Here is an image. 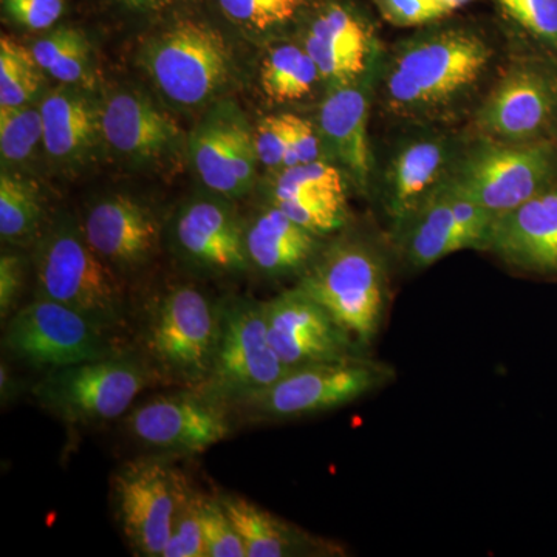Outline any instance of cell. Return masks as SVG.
I'll return each mask as SVG.
<instances>
[{
	"instance_id": "obj_1",
	"label": "cell",
	"mask_w": 557,
	"mask_h": 557,
	"mask_svg": "<svg viewBox=\"0 0 557 557\" xmlns=\"http://www.w3.org/2000/svg\"><path fill=\"white\" fill-rule=\"evenodd\" d=\"M494 51L479 33L445 28L403 44L387 64L384 97L403 119H435L467 100Z\"/></svg>"
},
{
	"instance_id": "obj_2",
	"label": "cell",
	"mask_w": 557,
	"mask_h": 557,
	"mask_svg": "<svg viewBox=\"0 0 557 557\" xmlns=\"http://www.w3.org/2000/svg\"><path fill=\"white\" fill-rule=\"evenodd\" d=\"M298 287L368 351L383 329L388 306L386 262L372 242L344 236L322 245Z\"/></svg>"
},
{
	"instance_id": "obj_3",
	"label": "cell",
	"mask_w": 557,
	"mask_h": 557,
	"mask_svg": "<svg viewBox=\"0 0 557 557\" xmlns=\"http://www.w3.org/2000/svg\"><path fill=\"white\" fill-rule=\"evenodd\" d=\"M36 298L78 310L115 332L126 321L119 273L91 248L83 226L70 215L54 220L35 249Z\"/></svg>"
},
{
	"instance_id": "obj_4",
	"label": "cell",
	"mask_w": 557,
	"mask_h": 557,
	"mask_svg": "<svg viewBox=\"0 0 557 557\" xmlns=\"http://www.w3.org/2000/svg\"><path fill=\"white\" fill-rule=\"evenodd\" d=\"M159 380L143 354L124 350L46 373L32 394L40 408L70 426H94L126 416Z\"/></svg>"
},
{
	"instance_id": "obj_5",
	"label": "cell",
	"mask_w": 557,
	"mask_h": 557,
	"mask_svg": "<svg viewBox=\"0 0 557 557\" xmlns=\"http://www.w3.org/2000/svg\"><path fill=\"white\" fill-rule=\"evenodd\" d=\"M395 379L394 369L368 355L289 369L258 394L231 406L234 418L284 421L343 408L381 391Z\"/></svg>"
},
{
	"instance_id": "obj_6",
	"label": "cell",
	"mask_w": 557,
	"mask_h": 557,
	"mask_svg": "<svg viewBox=\"0 0 557 557\" xmlns=\"http://www.w3.org/2000/svg\"><path fill=\"white\" fill-rule=\"evenodd\" d=\"M219 335L220 302H212L193 285H178L153 307L143 355L159 380L199 388L214 364Z\"/></svg>"
},
{
	"instance_id": "obj_7",
	"label": "cell",
	"mask_w": 557,
	"mask_h": 557,
	"mask_svg": "<svg viewBox=\"0 0 557 557\" xmlns=\"http://www.w3.org/2000/svg\"><path fill=\"white\" fill-rule=\"evenodd\" d=\"M449 180L497 219L557 182V143L486 138L454 164Z\"/></svg>"
},
{
	"instance_id": "obj_8",
	"label": "cell",
	"mask_w": 557,
	"mask_h": 557,
	"mask_svg": "<svg viewBox=\"0 0 557 557\" xmlns=\"http://www.w3.org/2000/svg\"><path fill=\"white\" fill-rule=\"evenodd\" d=\"M3 347L17 361L47 372L124 351L113 330L44 298L22 307L7 321Z\"/></svg>"
},
{
	"instance_id": "obj_9",
	"label": "cell",
	"mask_w": 557,
	"mask_h": 557,
	"mask_svg": "<svg viewBox=\"0 0 557 557\" xmlns=\"http://www.w3.org/2000/svg\"><path fill=\"white\" fill-rule=\"evenodd\" d=\"M287 369L271 347L263 302L248 298L220 300V335L214 364L199 391L225 403L258 394Z\"/></svg>"
},
{
	"instance_id": "obj_10",
	"label": "cell",
	"mask_w": 557,
	"mask_h": 557,
	"mask_svg": "<svg viewBox=\"0 0 557 557\" xmlns=\"http://www.w3.org/2000/svg\"><path fill=\"white\" fill-rule=\"evenodd\" d=\"M145 64L161 94L183 108L218 97L230 83L233 57L218 30L182 21L149 44Z\"/></svg>"
},
{
	"instance_id": "obj_11",
	"label": "cell",
	"mask_w": 557,
	"mask_h": 557,
	"mask_svg": "<svg viewBox=\"0 0 557 557\" xmlns=\"http://www.w3.org/2000/svg\"><path fill=\"white\" fill-rule=\"evenodd\" d=\"M186 483L166 457L138 458L113 474V512L134 555L163 557Z\"/></svg>"
},
{
	"instance_id": "obj_12",
	"label": "cell",
	"mask_w": 557,
	"mask_h": 557,
	"mask_svg": "<svg viewBox=\"0 0 557 557\" xmlns=\"http://www.w3.org/2000/svg\"><path fill=\"white\" fill-rule=\"evenodd\" d=\"M124 428L146 448L175 456L201 454L223 442L234 428L228 406L199 388L157 395L132 408Z\"/></svg>"
},
{
	"instance_id": "obj_13",
	"label": "cell",
	"mask_w": 557,
	"mask_h": 557,
	"mask_svg": "<svg viewBox=\"0 0 557 557\" xmlns=\"http://www.w3.org/2000/svg\"><path fill=\"white\" fill-rule=\"evenodd\" d=\"M556 61L549 57L512 64L479 109L478 129L496 141L553 138L557 124Z\"/></svg>"
},
{
	"instance_id": "obj_14",
	"label": "cell",
	"mask_w": 557,
	"mask_h": 557,
	"mask_svg": "<svg viewBox=\"0 0 557 557\" xmlns=\"http://www.w3.org/2000/svg\"><path fill=\"white\" fill-rule=\"evenodd\" d=\"M494 220L448 177L399 223V245L413 269H428L463 249H486Z\"/></svg>"
},
{
	"instance_id": "obj_15",
	"label": "cell",
	"mask_w": 557,
	"mask_h": 557,
	"mask_svg": "<svg viewBox=\"0 0 557 557\" xmlns=\"http://www.w3.org/2000/svg\"><path fill=\"white\" fill-rule=\"evenodd\" d=\"M263 309L271 347L287 370L368 355L298 285L263 302Z\"/></svg>"
},
{
	"instance_id": "obj_16",
	"label": "cell",
	"mask_w": 557,
	"mask_h": 557,
	"mask_svg": "<svg viewBox=\"0 0 557 557\" xmlns=\"http://www.w3.org/2000/svg\"><path fill=\"white\" fill-rule=\"evenodd\" d=\"M189 153L201 182L219 196L239 199L255 185V131L234 102H219L194 127Z\"/></svg>"
},
{
	"instance_id": "obj_17",
	"label": "cell",
	"mask_w": 557,
	"mask_h": 557,
	"mask_svg": "<svg viewBox=\"0 0 557 557\" xmlns=\"http://www.w3.org/2000/svg\"><path fill=\"white\" fill-rule=\"evenodd\" d=\"M486 249L522 273L557 277V182L498 215Z\"/></svg>"
},
{
	"instance_id": "obj_18",
	"label": "cell",
	"mask_w": 557,
	"mask_h": 557,
	"mask_svg": "<svg viewBox=\"0 0 557 557\" xmlns=\"http://www.w3.org/2000/svg\"><path fill=\"white\" fill-rule=\"evenodd\" d=\"M174 242L178 255L194 269L212 274L249 270L245 226L223 201H188L175 218Z\"/></svg>"
},
{
	"instance_id": "obj_19",
	"label": "cell",
	"mask_w": 557,
	"mask_h": 557,
	"mask_svg": "<svg viewBox=\"0 0 557 557\" xmlns=\"http://www.w3.org/2000/svg\"><path fill=\"white\" fill-rule=\"evenodd\" d=\"M83 230L91 248L116 273L141 269L157 255L160 245L157 215L123 194L95 203L87 212Z\"/></svg>"
},
{
	"instance_id": "obj_20",
	"label": "cell",
	"mask_w": 557,
	"mask_h": 557,
	"mask_svg": "<svg viewBox=\"0 0 557 557\" xmlns=\"http://www.w3.org/2000/svg\"><path fill=\"white\" fill-rule=\"evenodd\" d=\"M304 47L329 86L366 78L379 53L372 27L339 3L325 7L314 17Z\"/></svg>"
},
{
	"instance_id": "obj_21",
	"label": "cell",
	"mask_w": 557,
	"mask_h": 557,
	"mask_svg": "<svg viewBox=\"0 0 557 557\" xmlns=\"http://www.w3.org/2000/svg\"><path fill=\"white\" fill-rule=\"evenodd\" d=\"M274 207L317 236L327 237L346 226V180L324 160L285 168L273 188Z\"/></svg>"
},
{
	"instance_id": "obj_22",
	"label": "cell",
	"mask_w": 557,
	"mask_h": 557,
	"mask_svg": "<svg viewBox=\"0 0 557 557\" xmlns=\"http://www.w3.org/2000/svg\"><path fill=\"white\" fill-rule=\"evenodd\" d=\"M368 76L330 86L319 108L322 146L343 164L359 188L372 177L373 159L369 141Z\"/></svg>"
},
{
	"instance_id": "obj_23",
	"label": "cell",
	"mask_w": 557,
	"mask_h": 557,
	"mask_svg": "<svg viewBox=\"0 0 557 557\" xmlns=\"http://www.w3.org/2000/svg\"><path fill=\"white\" fill-rule=\"evenodd\" d=\"M102 137L121 156L156 160L175 149L182 132L145 95L119 91L102 108Z\"/></svg>"
},
{
	"instance_id": "obj_24",
	"label": "cell",
	"mask_w": 557,
	"mask_h": 557,
	"mask_svg": "<svg viewBox=\"0 0 557 557\" xmlns=\"http://www.w3.org/2000/svg\"><path fill=\"white\" fill-rule=\"evenodd\" d=\"M321 239L273 205L245 226L249 269L271 278L300 277L324 245Z\"/></svg>"
},
{
	"instance_id": "obj_25",
	"label": "cell",
	"mask_w": 557,
	"mask_h": 557,
	"mask_svg": "<svg viewBox=\"0 0 557 557\" xmlns=\"http://www.w3.org/2000/svg\"><path fill=\"white\" fill-rule=\"evenodd\" d=\"M453 148L442 137L417 138L395 153L387 174L386 207L398 226L454 170Z\"/></svg>"
},
{
	"instance_id": "obj_26",
	"label": "cell",
	"mask_w": 557,
	"mask_h": 557,
	"mask_svg": "<svg viewBox=\"0 0 557 557\" xmlns=\"http://www.w3.org/2000/svg\"><path fill=\"white\" fill-rule=\"evenodd\" d=\"M244 541L247 557L338 556L339 545L307 533L239 494H218Z\"/></svg>"
},
{
	"instance_id": "obj_27",
	"label": "cell",
	"mask_w": 557,
	"mask_h": 557,
	"mask_svg": "<svg viewBox=\"0 0 557 557\" xmlns=\"http://www.w3.org/2000/svg\"><path fill=\"white\" fill-rule=\"evenodd\" d=\"M81 87L62 86L40 102L44 146L54 161L86 159L102 137V108Z\"/></svg>"
},
{
	"instance_id": "obj_28",
	"label": "cell",
	"mask_w": 557,
	"mask_h": 557,
	"mask_svg": "<svg viewBox=\"0 0 557 557\" xmlns=\"http://www.w3.org/2000/svg\"><path fill=\"white\" fill-rule=\"evenodd\" d=\"M319 81L321 73L309 51L292 44L274 47L260 67L262 89L278 104L309 97Z\"/></svg>"
},
{
	"instance_id": "obj_29",
	"label": "cell",
	"mask_w": 557,
	"mask_h": 557,
	"mask_svg": "<svg viewBox=\"0 0 557 557\" xmlns=\"http://www.w3.org/2000/svg\"><path fill=\"white\" fill-rule=\"evenodd\" d=\"M32 51L40 69L61 84L89 89L95 83L90 44L83 33L60 28L39 39Z\"/></svg>"
},
{
	"instance_id": "obj_30",
	"label": "cell",
	"mask_w": 557,
	"mask_h": 557,
	"mask_svg": "<svg viewBox=\"0 0 557 557\" xmlns=\"http://www.w3.org/2000/svg\"><path fill=\"white\" fill-rule=\"evenodd\" d=\"M39 190L27 180L0 177V237L7 244L24 245L35 239L42 223Z\"/></svg>"
},
{
	"instance_id": "obj_31",
	"label": "cell",
	"mask_w": 557,
	"mask_h": 557,
	"mask_svg": "<svg viewBox=\"0 0 557 557\" xmlns=\"http://www.w3.org/2000/svg\"><path fill=\"white\" fill-rule=\"evenodd\" d=\"M42 72L32 49L10 36L0 39V108L27 106L38 95Z\"/></svg>"
},
{
	"instance_id": "obj_32",
	"label": "cell",
	"mask_w": 557,
	"mask_h": 557,
	"mask_svg": "<svg viewBox=\"0 0 557 557\" xmlns=\"http://www.w3.org/2000/svg\"><path fill=\"white\" fill-rule=\"evenodd\" d=\"M44 141L40 109L0 108V156L3 163H22Z\"/></svg>"
},
{
	"instance_id": "obj_33",
	"label": "cell",
	"mask_w": 557,
	"mask_h": 557,
	"mask_svg": "<svg viewBox=\"0 0 557 557\" xmlns=\"http://www.w3.org/2000/svg\"><path fill=\"white\" fill-rule=\"evenodd\" d=\"M520 30L557 60V0H497Z\"/></svg>"
},
{
	"instance_id": "obj_34",
	"label": "cell",
	"mask_w": 557,
	"mask_h": 557,
	"mask_svg": "<svg viewBox=\"0 0 557 557\" xmlns=\"http://www.w3.org/2000/svg\"><path fill=\"white\" fill-rule=\"evenodd\" d=\"M201 497L203 494L186 483L163 557H205Z\"/></svg>"
},
{
	"instance_id": "obj_35",
	"label": "cell",
	"mask_w": 557,
	"mask_h": 557,
	"mask_svg": "<svg viewBox=\"0 0 557 557\" xmlns=\"http://www.w3.org/2000/svg\"><path fill=\"white\" fill-rule=\"evenodd\" d=\"M228 20L252 30L265 32L287 24L306 0H218Z\"/></svg>"
},
{
	"instance_id": "obj_36",
	"label": "cell",
	"mask_w": 557,
	"mask_h": 557,
	"mask_svg": "<svg viewBox=\"0 0 557 557\" xmlns=\"http://www.w3.org/2000/svg\"><path fill=\"white\" fill-rule=\"evenodd\" d=\"M205 557H247L244 541L215 496L201 497Z\"/></svg>"
},
{
	"instance_id": "obj_37",
	"label": "cell",
	"mask_w": 557,
	"mask_h": 557,
	"mask_svg": "<svg viewBox=\"0 0 557 557\" xmlns=\"http://www.w3.org/2000/svg\"><path fill=\"white\" fill-rule=\"evenodd\" d=\"M381 14L398 27H420L449 16L443 0H373Z\"/></svg>"
},
{
	"instance_id": "obj_38",
	"label": "cell",
	"mask_w": 557,
	"mask_h": 557,
	"mask_svg": "<svg viewBox=\"0 0 557 557\" xmlns=\"http://www.w3.org/2000/svg\"><path fill=\"white\" fill-rule=\"evenodd\" d=\"M285 123H287V153H285L284 170L322 160L324 146L313 124L292 113H285Z\"/></svg>"
},
{
	"instance_id": "obj_39",
	"label": "cell",
	"mask_w": 557,
	"mask_h": 557,
	"mask_svg": "<svg viewBox=\"0 0 557 557\" xmlns=\"http://www.w3.org/2000/svg\"><path fill=\"white\" fill-rule=\"evenodd\" d=\"M11 21L28 30H46L64 13V0H2Z\"/></svg>"
},
{
	"instance_id": "obj_40",
	"label": "cell",
	"mask_w": 557,
	"mask_h": 557,
	"mask_svg": "<svg viewBox=\"0 0 557 557\" xmlns=\"http://www.w3.org/2000/svg\"><path fill=\"white\" fill-rule=\"evenodd\" d=\"M258 159L267 168H284L287 153V123L285 113L265 116L255 129Z\"/></svg>"
},
{
	"instance_id": "obj_41",
	"label": "cell",
	"mask_w": 557,
	"mask_h": 557,
	"mask_svg": "<svg viewBox=\"0 0 557 557\" xmlns=\"http://www.w3.org/2000/svg\"><path fill=\"white\" fill-rule=\"evenodd\" d=\"M25 284V260L16 252H3L0 258V319L2 324L17 311Z\"/></svg>"
},
{
	"instance_id": "obj_42",
	"label": "cell",
	"mask_w": 557,
	"mask_h": 557,
	"mask_svg": "<svg viewBox=\"0 0 557 557\" xmlns=\"http://www.w3.org/2000/svg\"><path fill=\"white\" fill-rule=\"evenodd\" d=\"M20 392L21 387L16 376L13 375L5 361H2V364H0V397H2V405H10L20 395Z\"/></svg>"
},
{
	"instance_id": "obj_43",
	"label": "cell",
	"mask_w": 557,
	"mask_h": 557,
	"mask_svg": "<svg viewBox=\"0 0 557 557\" xmlns=\"http://www.w3.org/2000/svg\"><path fill=\"white\" fill-rule=\"evenodd\" d=\"M124 2L132 7V9L156 10L159 9V7L164 5L168 0H124Z\"/></svg>"
},
{
	"instance_id": "obj_44",
	"label": "cell",
	"mask_w": 557,
	"mask_h": 557,
	"mask_svg": "<svg viewBox=\"0 0 557 557\" xmlns=\"http://www.w3.org/2000/svg\"><path fill=\"white\" fill-rule=\"evenodd\" d=\"M553 138H555V141L557 143V124H556L555 134H553Z\"/></svg>"
}]
</instances>
